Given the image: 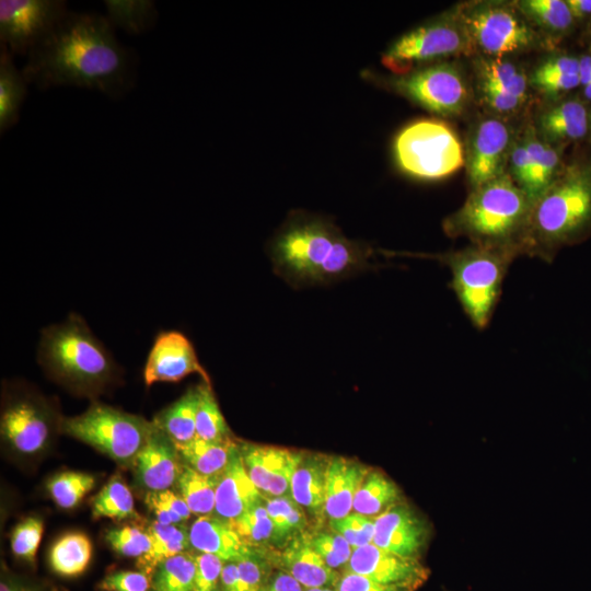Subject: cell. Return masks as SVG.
Masks as SVG:
<instances>
[{"label": "cell", "mask_w": 591, "mask_h": 591, "mask_svg": "<svg viewBox=\"0 0 591 591\" xmlns=\"http://www.w3.org/2000/svg\"><path fill=\"white\" fill-rule=\"evenodd\" d=\"M277 270L296 283L337 280L369 266L371 250L316 219L288 224L273 245Z\"/></svg>", "instance_id": "cell-3"}, {"label": "cell", "mask_w": 591, "mask_h": 591, "mask_svg": "<svg viewBox=\"0 0 591 591\" xmlns=\"http://www.w3.org/2000/svg\"><path fill=\"white\" fill-rule=\"evenodd\" d=\"M195 556L184 552L162 561L154 570L151 591H193Z\"/></svg>", "instance_id": "cell-37"}, {"label": "cell", "mask_w": 591, "mask_h": 591, "mask_svg": "<svg viewBox=\"0 0 591 591\" xmlns=\"http://www.w3.org/2000/svg\"><path fill=\"white\" fill-rule=\"evenodd\" d=\"M220 584L222 591H237V565L236 561L224 563L221 571Z\"/></svg>", "instance_id": "cell-57"}, {"label": "cell", "mask_w": 591, "mask_h": 591, "mask_svg": "<svg viewBox=\"0 0 591 591\" xmlns=\"http://www.w3.org/2000/svg\"><path fill=\"white\" fill-rule=\"evenodd\" d=\"M265 506L274 526L273 540L285 541L306 525L303 508L290 495L265 499Z\"/></svg>", "instance_id": "cell-39"}, {"label": "cell", "mask_w": 591, "mask_h": 591, "mask_svg": "<svg viewBox=\"0 0 591 591\" xmlns=\"http://www.w3.org/2000/svg\"><path fill=\"white\" fill-rule=\"evenodd\" d=\"M375 582L415 591L428 578L418 559L406 558L370 543L354 549L346 568Z\"/></svg>", "instance_id": "cell-15"}, {"label": "cell", "mask_w": 591, "mask_h": 591, "mask_svg": "<svg viewBox=\"0 0 591 591\" xmlns=\"http://www.w3.org/2000/svg\"><path fill=\"white\" fill-rule=\"evenodd\" d=\"M148 508L154 513L157 521L163 524H179L184 522L170 507L160 498L157 491H149L146 496Z\"/></svg>", "instance_id": "cell-55"}, {"label": "cell", "mask_w": 591, "mask_h": 591, "mask_svg": "<svg viewBox=\"0 0 591 591\" xmlns=\"http://www.w3.org/2000/svg\"><path fill=\"white\" fill-rule=\"evenodd\" d=\"M508 173L513 182L529 196L531 185L530 163L522 138L515 141L512 140L508 157Z\"/></svg>", "instance_id": "cell-49"}, {"label": "cell", "mask_w": 591, "mask_h": 591, "mask_svg": "<svg viewBox=\"0 0 591 591\" xmlns=\"http://www.w3.org/2000/svg\"><path fill=\"white\" fill-rule=\"evenodd\" d=\"M198 404L196 413V436L205 441L229 439V427L219 408L210 381L197 385Z\"/></svg>", "instance_id": "cell-38"}, {"label": "cell", "mask_w": 591, "mask_h": 591, "mask_svg": "<svg viewBox=\"0 0 591 591\" xmlns=\"http://www.w3.org/2000/svg\"><path fill=\"white\" fill-rule=\"evenodd\" d=\"M398 169L422 181L444 178L465 164L462 143L454 130L434 118L418 119L402 128L393 141Z\"/></svg>", "instance_id": "cell-7"}, {"label": "cell", "mask_w": 591, "mask_h": 591, "mask_svg": "<svg viewBox=\"0 0 591 591\" xmlns=\"http://www.w3.org/2000/svg\"><path fill=\"white\" fill-rule=\"evenodd\" d=\"M579 78L583 86L591 82V56L589 55L579 59Z\"/></svg>", "instance_id": "cell-59"}, {"label": "cell", "mask_w": 591, "mask_h": 591, "mask_svg": "<svg viewBox=\"0 0 591 591\" xmlns=\"http://www.w3.org/2000/svg\"><path fill=\"white\" fill-rule=\"evenodd\" d=\"M188 531L194 549L215 555L224 563L237 561L254 548L241 540L229 522L218 517H198Z\"/></svg>", "instance_id": "cell-23"}, {"label": "cell", "mask_w": 591, "mask_h": 591, "mask_svg": "<svg viewBox=\"0 0 591 591\" xmlns=\"http://www.w3.org/2000/svg\"><path fill=\"white\" fill-rule=\"evenodd\" d=\"M92 514L94 518L125 520L137 518L134 497L129 487L119 476H114L93 497Z\"/></svg>", "instance_id": "cell-36"}, {"label": "cell", "mask_w": 591, "mask_h": 591, "mask_svg": "<svg viewBox=\"0 0 591 591\" xmlns=\"http://www.w3.org/2000/svg\"><path fill=\"white\" fill-rule=\"evenodd\" d=\"M43 530V521L36 517L26 518L16 524L11 533V549L13 554L30 563H34Z\"/></svg>", "instance_id": "cell-47"}, {"label": "cell", "mask_w": 591, "mask_h": 591, "mask_svg": "<svg viewBox=\"0 0 591 591\" xmlns=\"http://www.w3.org/2000/svg\"><path fill=\"white\" fill-rule=\"evenodd\" d=\"M374 524L372 543L402 557L418 559L428 541L427 522L403 501L374 518Z\"/></svg>", "instance_id": "cell-18"}, {"label": "cell", "mask_w": 591, "mask_h": 591, "mask_svg": "<svg viewBox=\"0 0 591 591\" xmlns=\"http://www.w3.org/2000/svg\"><path fill=\"white\" fill-rule=\"evenodd\" d=\"M395 92L440 116L463 112L468 91L460 70L451 63H437L385 80Z\"/></svg>", "instance_id": "cell-10"}, {"label": "cell", "mask_w": 591, "mask_h": 591, "mask_svg": "<svg viewBox=\"0 0 591 591\" xmlns=\"http://www.w3.org/2000/svg\"><path fill=\"white\" fill-rule=\"evenodd\" d=\"M274 560L304 589L335 588L340 578L338 571L328 567L311 547L309 540L293 541Z\"/></svg>", "instance_id": "cell-22"}, {"label": "cell", "mask_w": 591, "mask_h": 591, "mask_svg": "<svg viewBox=\"0 0 591 591\" xmlns=\"http://www.w3.org/2000/svg\"><path fill=\"white\" fill-rule=\"evenodd\" d=\"M530 83L546 94L571 90L580 84L579 74L544 73L534 70Z\"/></svg>", "instance_id": "cell-51"}, {"label": "cell", "mask_w": 591, "mask_h": 591, "mask_svg": "<svg viewBox=\"0 0 591 591\" xmlns=\"http://www.w3.org/2000/svg\"><path fill=\"white\" fill-rule=\"evenodd\" d=\"M236 565L237 591H260L269 579V560L257 548H252Z\"/></svg>", "instance_id": "cell-45"}, {"label": "cell", "mask_w": 591, "mask_h": 591, "mask_svg": "<svg viewBox=\"0 0 591 591\" xmlns=\"http://www.w3.org/2000/svg\"><path fill=\"white\" fill-rule=\"evenodd\" d=\"M148 533L151 547L138 561L140 569L150 575L165 559L184 553L189 546V531L181 524H163L153 521Z\"/></svg>", "instance_id": "cell-29"}, {"label": "cell", "mask_w": 591, "mask_h": 591, "mask_svg": "<svg viewBox=\"0 0 591 591\" xmlns=\"http://www.w3.org/2000/svg\"><path fill=\"white\" fill-rule=\"evenodd\" d=\"M572 18L582 19L591 14V0H567Z\"/></svg>", "instance_id": "cell-58"}, {"label": "cell", "mask_w": 591, "mask_h": 591, "mask_svg": "<svg viewBox=\"0 0 591 591\" xmlns=\"http://www.w3.org/2000/svg\"><path fill=\"white\" fill-rule=\"evenodd\" d=\"M369 468L355 460L331 457L325 486L324 512L331 519H339L352 510L354 500Z\"/></svg>", "instance_id": "cell-21"}, {"label": "cell", "mask_w": 591, "mask_h": 591, "mask_svg": "<svg viewBox=\"0 0 591 591\" xmlns=\"http://www.w3.org/2000/svg\"><path fill=\"white\" fill-rule=\"evenodd\" d=\"M193 373L209 381L190 340L176 331L160 333L148 355L143 370L144 383L150 386L157 382H178Z\"/></svg>", "instance_id": "cell-16"}, {"label": "cell", "mask_w": 591, "mask_h": 591, "mask_svg": "<svg viewBox=\"0 0 591 591\" xmlns=\"http://www.w3.org/2000/svg\"><path fill=\"white\" fill-rule=\"evenodd\" d=\"M535 70L544 73L579 74V59L572 56H556L542 62Z\"/></svg>", "instance_id": "cell-54"}, {"label": "cell", "mask_w": 591, "mask_h": 591, "mask_svg": "<svg viewBox=\"0 0 591 591\" xmlns=\"http://www.w3.org/2000/svg\"><path fill=\"white\" fill-rule=\"evenodd\" d=\"M53 428V414L45 403L33 396L9 399L1 415L2 438L23 454L40 452Z\"/></svg>", "instance_id": "cell-13"}, {"label": "cell", "mask_w": 591, "mask_h": 591, "mask_svg": "<svg viewBox=\"0 0 591 591\" xmlns=\"http://www.w3.org/2000/svg\"><path fill=\"white\" fill-rule=\"evenodd\" d=\"M195 561L196 575L193 591H218L224 561L206 553L196 555Z\"/></svg>", "instance_id": "cell-48"}, {"label": "cell", "mask_w": 591, "mask_h": 591, "mask_svg": "<svg viewBox=\"0 0 591 591\" xmlns=\"http://www.w3.org/2000/svg\"><path fill=\"white\" fill-rule=\"evenodd\" d=\"M136 69L135 54L117 40L106 15L69 10L21 70L42 91L76 86L119 100L134 88Z\"/></svg>", "instance_id": "cell-1"}, {"label": "cell", "mask_w": 591, "mask_h": 591, "mask_svg": "<svg viewBox=\"0 0 591 591\" xmlns=\"http://www.w3.org/2000/svg\"><path fill=\"white\" fill-rule=\"evenodd\" d=\"M94 484L95 478L91 474L67 471L50 478L47 489L56 505L71 509L94 487Z\"/></svg>", "instance_id": "cell-41"}, {"label": "cell", "mask_w": 591, "mask_h": 591, "mask_svg": "<svg viewBox=\"0 0 591 591\" xmlns=\"http://www.w3.org/2000/svg\"><path fill=\"white\" fill-rule=\"evenodd\" d=\"M260 591H304V588L289 573L280 570L268 579Z\"/></svg>", "instance_id": "cell-56"}, {"label": "cell", "mask_w": 591, "mask_h": 591, "mask_svg": "<svg viewBox=\"0 0 591 591\" xmlns=\"http://www.w3.org/2000/svg\"><path fill=\"white\" fill-rule=\"evenodd\" d=\"M591 233V164L573 163L533 205L524 254L552 262Z\"/></svg>", "instance_id": "cell-4"}, {"label": "cell", "mask_w": 591, "mask_h": 591, "mask_svg": "<svg viewBox=\"0 0 591 591\" xmlns=\"http://www.w3.org/2000/svg\"><path fill=\"white\" fill-rule=\"evenodd\" d=\"M235 445L230 438L205 441L196 437L193 441L176 448L186 465L205 475H219L228 465Z\"/></svg>", "instance_id": "cell-31"}, {"label": "cell", "mask_w": 591, "mask_h": 591, "mask_svg": "<svg viewBox=\"0 0 591 591\" xmlns=\"http://www.w3.org/2000/svg\"><path fill=\"white\" fill-rule=\"evenodd\" d=\"M68 12L63 0H1L0 45L27 57Z\"/></svg>", "instance_id": "cell-12"}, {"label": "cell", "mask_w": 591, "mask_h": 591, "mask_svg": "<svg viewBox=\"0 0 591 591\" xmlns=\"http://www.w3.org/2000/svg\"><path fill=\"white\" fill-rule=\"evenodd\" d=\"M241 540L248 546L257 548L274 537V526L266 509L260 501L242 515L230 522Z\"/></svg>", "instance_id": "cell-42"}, {"label": "cell", "mask_w": 591, "mask_h": 591, "mask_svg": "<svg viewBox=\"0 0 591 591\" xmlns=\"http://www.w3.org/2000/svg\"><path fill=\"white\" fill-rule=\"evenodd\" d=\"M329 460L323 454H303L291 479L290 496L314 515L324 512Z\"/></svg>", "instance_id": "cell-24"}, {"label": "cell", "mask_w": 591, "mask_h": 591, "mask_svg": "<svg viewBox=\"0 0 591 591\" xmlns=\"http://www.w3.org/2000/svg\"><path fill=\"white\" fill-rule=\"evenodd\" d=\"M219 475H205L188 465H183L177 479L181 497L192 513L211 515L216 507V490Z\"/></svg>", "instance_id": "cell-33"}, {"label": "cell", "mask_w": 591, "mask_h": 591, "mask_svg": "<svg viewBox=\"0 0 591 591\" xmlns=\"http://www.w3.org/2000/svg\"><path fill=\"white\" fill-rule=\"evenodd\" d=\"M519 255L512 251L470 245L433 257L451 273V287L464 313L477 329L489 324L503 279Z\"/></svg>", "instance_id": "cell-6"}, {"label": "cell", "mask_w": 591, "mask_h": 591, "mask_svg": "<svg viewBox=\"0 0 591 591\" xmlns=\"http://www.w3.org/2000/svg\"><path fill=\"white\" fill-rule=\"evenodd\" d=\"M483 100L498 113H510L518 109L524 101L502 90L479 85Z\"/></svg>", "instance_id": "cell-53"}, {"label": "cell", "mask_w": 591, "mask_h": 591, "mask_svg": "<svg viewBox=\"0 0 591 591\" xmlns=\"http://www.w3.org/2000/svg\"><path fill=\"white\" fill-rule=\"evenodd\" d=\"M402 501V493L391 478L381 472L369 471L356 494L352 510L367 517L376 518Z\"/></svg>", "instance_id": "cell-30"}, {"label": "cell", "mask_w": 591, "mask_h": 591, "mask_svg": "<svg viewBox=\"0 0 591 591\" xmlns=\"http://www.w3.org/2000/svg\"><path fill=\"white\" fill-rule=\"evenodd\" d=\"M0 591H33V590L25 586H22L12 581L2 580L0 583Z\"/></svg>", "instance_id": "cell-60"}, {"label": "cell", "mask_w": 591, "mask_h": 591, "mask_svg": "<svg viewBox=\"0 0 591 591\" xmlns=\"http://www.w3.org/2000/svg\"><path fill=\"white\" fill-rule=\"evenodd\" d=\"M246 472L263 496L290 495L291 479L303 454L257 444L240 447Z\"/></svg>", "instance_id": "cell-17"}, {"label": "cell", "mask_w": 591, "mask_h": 591, "mask_svg": "<svg viewBox=\"0 0 591 591\" xmlns=\"http://www.w3.org/2000/svg\"><path fill=\"white\" fill-rule=\"evenodd\" d=\"M263 497L250 478L240 447L236 444L219 477L215 512L218 518L230 523L263 501Z\"/></svg>", "instance_id": "cell-20"}, {"label": "cell", "mask_w": 591, "mask_h": 591, "mask_svg": "<svg viewBox=\"0 0 591 591\" xmlns=\"http://www.w3.org/2000/svg\"><path fill=\"white\" fill-rule=\"evenodd\" d=\"M529 163L531 185L529 198L534 205L559 175V154L551 143L541 139L534 128H529L522 137Z\"/></svg>", "instance_id": "cell-26"}, {"label": "cell", "mask_w": 591, "mask_h": 591, "mask_svg": "<svg viewBox=\"0 0 591 591\" xmlns=\"http://www.w3.org/2000/svg\"><path fill=\"white\" fill-rule=\"evenodd\" d=\"M37 358L56 380L80 390L102 386L117 369L105 346L74 313L42 331Z\"/></svg>", "instance_id": "cell-5"}, {"label": "cell", "mask_w": 591, "mask_h": 591, "mask_svg": "<svg viewBox=\"0 0 591 591\" xmlns=\"http://www.w3.org/2000/svg\"><path fill=\"white\" fill-rule=\"evenodd\" d=\"M479 85L502 90L523 101L528 95V79L512 62L501 58H486L477 63Z\"/></svg>", "instance_id": "cell-35"}, {"label": "cell", "mask_w": 591, "mask_h": 591, "mask_svg": "<svg viewBox=\"0 0 591 591\" xmlns=\"http://www.w3.org/2000/svg\"><path fill=\"white\" fill-rule=\"evenodd\" d=\"M154 428L153 422L139 416L99 403L81 415L60 420L63 433L124 465L134 464Z\"/></svg>", "instance_id": "cell-8"}, {"label": "cell", "mask_w": 591, "mask_h": 591, "mask_svg": "<svg viewBox=\"0 0 591 591\" xmlns=\"http://www.w3.org/2000/svg\"><path fill=\"white\" fill-rule=\"evenodd\" d=\"M335 589L336 591H410L404 588L375 582L347 569L340 575Z\"/></svg>", "instance_id": "cell-52"}, {"label": "cell", "mask_w": 591, "mask_h": 591, "mask_svg": "<svg viewBox=\"0 0 591 591\" xmlns=\"http://www.w3.org/2000/svg\"><path fill=\"white\" fill-rule=\"evenodd\" d=\"M104 5L111 23L128 34L146 33L158 20L155 3L150 0H106Z\"/></svg>", "instance_id": "cell-34"}, {"label": "cell", "mask_w": 591, "mask_h": 591, "mask_svg": "<svg viewBox=\"0 0 591 591\" xmlns=\"http://www.w3.org/2000/svg\"><path fill=\"white\" fill-rule=\"evenodd\" d=\"M92 556V544L84 533H68L58 538L49 552L51 569L65 577L82 573Z\"/></svg>", "instance_id": "cell-32"}, {"label": "cell", "mask_w": 591, "mask_h": 591, "mask_svg": "<svg viewBox=\"0 0 591 591\" xmlns=\"http://www.w3.org/2000/svg\"><path fill=\"white\" fill-rule=\"evenodd\" d=\"M304 591H336L335 588H331V587H324V588H308V589H304Z\"/></svg>", "instance_id": "cell-61"}, {"label": "cell", "mask_w": 591, "mask_h": 591, "mask_svg": "<svg viewBox=\"0 0 591 591\" xmlns=\"http://www.w3.org/2000/svg\"><path fill=\"white\" fill-rule=\"evenodd\" d=\"M533 204L508 172L472 189L460 209L445 218L444 232L473 245L524 254Z\"/></svg>", "instance_id": "cell-2"}, {"label": "cell", "mask_w": 591, "mask_h": 591, "mask_svg": "<svg viewBox=\"0 0 591 591\" xmlns=\"http://www.w3.org/2000/svg\"><path fill=\"white\" fill-rule=\"evenodd\" d=\"M460 20L473 45L491 58L531 48L537 40L531 25L512 7L479 2L462 11Z\"/></svg>", "instance_id": "cell-9"}, {"label": "cell", "mask_w": 591, "mask_h": 591, "mask_svg": "<svg viewBox=\"0 0 591 591\" xmlns=\"http://www.w3.org/2000/svg\"><path fill=\"white\" fill-rule=\"evenodd\" d=\"M309 543L332 569L347 568L354 549L338 533L334 531L318 532L309 538Z\"/></svg>", "instance_id": "cell-43"}, {"label": "cell", "mask_w": 591, "mask_h": 591, "mask_svg": "<svg viewBox=\"0 0 591 591\" xmlns=\"http://www.w3.org/2000/svg\"><path fill=\"white\" fill-rule=\"evenodd\" d=\"M517 7L529 20L548 32L560 33L572 24L573 18L566 1L524 0L519 1Z\"/></svg>", "instance_id": "cell-40"}, {"label": "cell", "mask_w": 591, "mask_h": 591, "mask_svg": "<svg viewBox=\"0 0 591 591\" xmlns=\"http://www.w3.org/2000/svg\"><path fill=\"white\" fill-rule=\"evenodd\" d=\"M511 143L509 127L499 119L487 118L475 126L465 159L471 190L506 172Z\"/></svg>", "instance_id": "cell-14"}, {"label": "cell", "mask_w": 591, "mask_h": 591, "mask_svg": "<svg viewBox=\"0 0 591 591\" xmlns=\"http://www.w3.org/2000/svg\"><path fill=\"white\" fill-rule=\"evenodd\" d=\"M541 139L564 142L582 138L588 131V112L582 103L570 100L549 107L538 117Z\"/></svg>", "instance_id": "cell-25"}, {"label": "cell", "mask_w": 591, "mask_h": 591, "mask_svg": "<svg viewBox=\"0 0 591 591\" xmlns=\"http://www.w3.org/2000/svg\"><path fill=\"white\" fill-rule=\"evenodd\" d=\"M106 541L117 554L127 557H141L151 547L148 531L126 525L106 532Z\"/></svg>", "instance_id": "cell-46"}, {"label": "cell", "mask_w": 591, "mask_h": 591, "mask_svg": "<svg viewBox=\"0 0 591 591\" xmlns=\"http://www.w3.org/2000/svg\"><path fill=\"white\" fill-rule=\"evenodd\" d=\"M27 85L22 70L13 60V54L0 45V134L3 135L19 120L20 109L27 94Z\"/></svg>", "instance_id": "cell-27"}, {"label": "cell", "mask_w": 591, "mask_h": 591, "mask_svg": "<svg viewBox=\"0 0 591 591\" xmlns=\"http://www.w3.org/2000/svg\"><path fill=\"white\" fill-rule=\"evenodd\" d=\"M106 591H149V575L143 571H116L107 575L100 583Z\"/></svg>", "instance_id": "cell-50"}, {"label": "cell", "mask_w": 591, "mask_h": 591, "mask_svg": "<svg viewBox=\"0 0 591 591\" xmlns=\"http://www.w3.org/2000/svg\"><path fill=\"white\" fill-rule=\"evenodd\" d=\"M473 42L461 20H438L424 24L397 38L383 55L391 70L405 73L414 61L464 54Z\"/></svg>", "instance_id": "cell-11"}, {"label": "cell", "mask_w": 591, "mask_h": 591, "mask_svg": "<svg viewBox=\"0 0 591 591\" xmlns=\"http://www.w3.org/2000/svg\"><path fill=\"white\" fill-rule=\"evenodd\" d=\"M584 95L587 99L591 100V82L584 86Z\"/></svg>", "instance_id": "cell-62"}, {"label": "cell", "mask_w": 591, "mask_h": 591, "mask_svg": "<svg viewBox=\"0 0 591 591\" xmlns=\"http://www.w3.org/2000/svg\"><path fill=\"white\" fill-rule=\"evenodd\" d=\"M332 531L341 535L356 549L373 542L374 518L350 512L339 519H331Z\"/></svg>", "instance_id": "cell-44"}, {"label": "cell", "mask_w": 591, "mask_h": 591, "mask_svg": "<svg viewBox=\"0 0 591 591\" xmlns=\"http://www.w3.org/2000/svg\"><path fill=\"white\" fill-rule=\"evenodd\" d=\"M198 404L197 386L188 389L177 401L164 408L154 418V425L175 445L193 441L196 436V413Z\"/></svg>", "instance_id": "cell-28"}, {"label": "cell", "mask_w": 591, "mask_h": 591, "mask_svg": "<svg viewBox=\"0 0 591 591\" xmlns=\"http://www.w3.org/2000/svg\"><path fill=\"white\" fill-rule=\"evenodd\" d=\"M178 456L175 443L155 426L134 462L138 483L149 491L169 489L182 471Z\"/></svg>", "instance_id": "cell-19"}]
</instances>
